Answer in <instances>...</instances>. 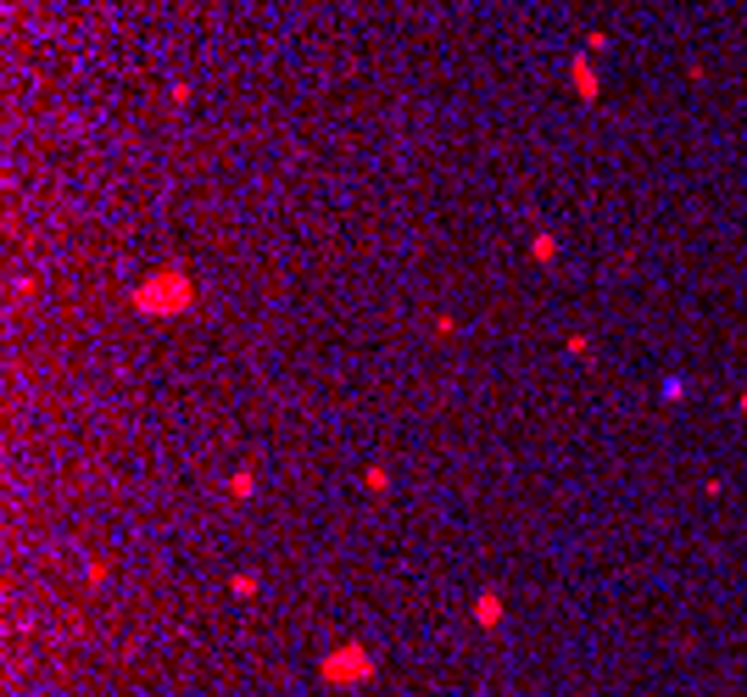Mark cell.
Returning <instances> with one entry per match:
<instances>
[{
  "mask_svg": "<svg viewBox=\"0 0 747 697\" xmlns=\"http://www.w3.org/2000/svg\"><path fill=\"white\" fill-rule=\"evenodd\" d=\"M574 84H580V95H591V90H597V78H591V67H586V62H574Z\"/></svg>",
  "mask_w": 747,
  "mask_h": 697,
  "instance_id": "6da1fadb",
  "label": "cell"
}]
</instances>
